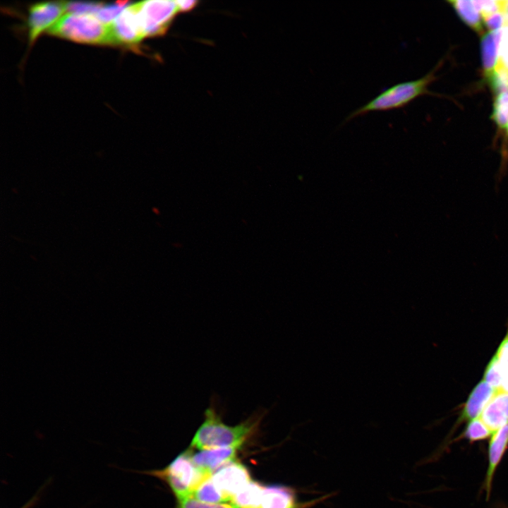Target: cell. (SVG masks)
I'll return each instance as SVG.
<instances>
[{
  "label": "cell",
  "mask_w": 508,
  "mask_h": 508,
  "mask_svg": "<svg viewBox=\"0 0 508 508\" xmlns=\"http://www.w3.org/2000/svg\"><path fill=\"white\" fill-rule=\"evenodd\" d=\"M204 412V421L192 440L190 446L200 450L217 447H240L256 433L265 410L258 411L241 423L229 425L225 423L217 411L215 400Z\"/></svg>",
  "instance_id": "1"
},
{
  "label": "cell",
  "mask_w": 508,
  "mask_h": 508,
  "mask_svg": "<svg viewBox=\"0 0 508 508\" xmlns=\"http://www.w3.org/2000/svg\"><path fill=\"white\" fill-rule=\"evenodd\" d=\"M435 71L436 68L418 79L399 83L382 90L351 111L344 121L346 123L372 111H385L406 106L417 97L430 92L428 87L435 79Z\"/></svg>",
  "instance_id": "2"
},
{
  "label": "cell",
  "mask_w": 508,
  "mask_h": 508,
  "mask_svg": "<svg viewBox=\"0 0 508 508\" xmlns=\"http://www.w3.org/2000/svg\"><path fill=\"white\" fill-rule=\"evenodd\" d=\"M47 33L78 43L112 45L109 25L102 23L92 15L66 13Z\"/></svg>",
  "instance_id": "3"
},
{
  "label": "cell",
  "mask_w": 508,
  "mask_h": 508,
  "mask_svg": "<svg viewBox=\"0 0 508 508\" xmlns=\"http://www.w3.org/2000/svg\"><path fill=\"white\" fill-rule=\"evenodd\" d=\"M145 473L164 480L178 500L192 497L196 488L212 476L195 464L188 451L179 454L164 468Z\"/></svg>",
  "instance_id": "4"
},
{
  "label": "cell",
  "mask_w": 508,
  "mask_h": 508,
  "mask_svg": "<svg viewBox=\"0 0 508 508\" xmlns=\"http://www.w3.org/2000/svg\"><path fill=\"white\" fill-rule=\"evenodd\" d=\"M135 6L145 37L164 35L179 12L176 1H145Z\"/></svg>",
  "instance_id": "5"
},
{
  "label": "cell",
  "mask_w": 508,
  "mask_h": 508,
  "mask_svg": "<svg viewBox=\"0 0 508 508\" xmlns=\"http://www.w3.org/2000/svg\"><path fill=\"white\" fill-rule=\"evenodd\" d=\"M109 27L112 45L135 47L145 38L135 4L128 6Z\"/></svg>",
  "instance_id": "6"
},
{
  "label": "cell",
  "mask_w": 508,
  "mask_h": 508,
  "mask_svg": "<svg viewBox=\"0 0 508 508\" xmlns=\"http://www.w3.org/2000/svg\"><path fill=\"white\" fill-rule=\"evenodd\" d=\"M332 494L302 501L294 488L272 485L263 487L260 508H310L328 499Z\"/></svg>",
  "instance_id": "7"
},
{
  "label": "cell",
  "mask_w": 508,
  "mask_h": 508,
  "mask_svg": "<svg viewBox=\"0 0 508 508\" xmlns=\"http://www.w3.org/2000/svg\"><path fill=\"white\" fill-rule=\"evenodd\" d=\"M64 11V1L41 2L32 5L28 19L29 44L31 46L44 31L52 27Z\"/></svg>",
  "instance_id": "8"
},
{
  "label": "cell",
  "mask_w": 508,
  "mask_h": 508,
  "mask_svg": "<svg viewBox=\"0 0 508 508\" xmlns=\"http://www.w3.org/2000/svg\"><path fill=\"white\" fill-rule=\"evenodd\" d=\"M212 479L229 502L231 498L250 481L247 468L243 464L234 461L214 472Z\"/></svg>",
  "instance_id": "9"
},
{
  "label": "cell",
  "mask_w": 508,
  "mask_h": 508,
  "mask_svg": "<svg viewBox=\"0 0 508 508\" xmlns=\"http://www.w3.org/2000/svg\"><path fill=\"white\" fill-rule=\"evenodd\" d=\"M508 449V423L493 433L488 447V467L483 483L487 500L489 499L493 478L503 456Z\"/></svg>",
  "instance_id": "10"
},
{
  "label": "cell",
  "mask_w": 508,
  "mask_h": 508,
  "mask_svg": "<svg viewBox=\"0 0 508 508\" xmlns=\"http://www.w3.org/2000/svg\"><path fill=\"white\" fill-rule=\"evenodd\" d=\"M497 390L485 380L480 382L471 392L456 423V428L462 423L478 418Z\"/></svg>",
  "instance_id": "11"
},
{
  "label": "cell",
  "mask_w": 508,
  "mask_h": 508,
  "mask_svg": "<svg viewBox=\"0 0 508 508\" xmlns=\"http://www.w3.org/2000/svg\"><path fill=\"white\" fill-rule=\"evenodd\" d=\"M237 447H217L204 449L192 456L195 464L206 473L212 475L214 472L236 458Z\"/></svg>",
  "instance_id": "12"
},
{
  "label": "cell",
  "mask_w": 508,
  "mask_h": 508,
  "mask_svg": "<svg viewBox=\"0 0 508 508\" xmlns=\"http://www.w3.org/2000/svg\"><path fill=\"white\" fill-rule=\"evenodd\" d=\"M493 433L508 423V394L497 390L483 410L480 418Z\"/></svg>",
  "instance_id": "13"
},
{
  "label": "cell",
  "mask_w": 508,
  "mask_h": 508,
  "mask_svg": "<svg viewBox=\"0 0 508 508\" xmlns=\"http://www.w3.org/2000/svg\"><path fill=\"white\" fill-rule=\"evenodd\" d=\"M502 29L490 31L481 40L482 64L487 78L492 73L497 64Z\"/></svg>",
  "instance_id": "14"
},
{
  "label": "cell",
  "mask_w": 508,
  "mask_h": 508,
  "mask_svg": "<svg viewBox=\"0 0 508 508\" xmlns=\"http://www.w3.org/2000/svg\"><path fill=\"white\" fill-rule=\"evenodd\" d=\"M263 486L250 480L232 498L230 503L237 508H260Z\"/></svg>",
  "instance_id": "15"
},
{
  "label": "cell",
  "mask_w": 508,
  "mask_h": 508,
  "mask_svg": "<svg viewBox=\"0 0 508 508\" xmlns=\"http://www.w3.org/2000/svg\"><path fill=\"white\" fill-rule=\"evenodd\" d=\"M457 15L469 28L480 33L483 31L482 16L473 1H449Z\"/></svg>",
  "instance_id": "16"
},
{
  "label": "cell",
  "mask_w": 508,
  "mask_h": 508,
  "mask_svg": "<svg viewBox=\"0 0 508 508\" xmlns=\"http://www.w3.org/2000/svg\"><path fill=\"white\" fill-rule=\"evenodd\" d=\"M192 497L210 504L226 503L229 500L214 483L212 476L203 481L194 491Z\"/></svg>",
  "instance_id": "17"
},
{
  "label": "cell",
  "mask_w": 508,
  "mask_h": 508,
  "mask_svg": "<svg viewBox=\"0 0 508 508\" xmlns=\"http://www.w3.org/2000/svg\"><path fill=\"white\" fill-rule=\"evenodd\" d=\"M492 433L480 418L473 419L468 423L459 439H466L470 442L482 441L490 437Z\"/></svg>",
  "instance_id": "18"
},
{
  "label": "cell",
  "mask_w": 508,
  "mask_h": 508,
  "mask_svg": "<svg viewBox=\"0 0 508 508\" xmlns=\"http://www.w3.org/2000/svg\"><path fill=\"white\" fill-rule=\"evenodd\" d=\"M492 119L500 128H505L508 125V92L496 95L493 104Z\"/></svg>",
  "instance_id": "19"
},
{
  "label": "cell",
  "mask_w": 508,
  "mask_h": 508,
  "mask_svg": "<svg viewBox=\"0 0 508 508\" xmlns=\"http://www.w3.org/2000/svg\"><path fill=\"white\" fill-rule=\"evenodd\" d=\"M65 11L68 14L95 16L104 6L97 2L64 1Z\"/></svg>",
  "instance_id": "20"
},
{
  "label": "cell",
  "mask_w": 508,
  "mask_h": 508,
  "mask_svg": "<svg viewBox=\"0 0 508 508\" xmlns=\"http://www.w3.org/2000/svg\"><path fill=\"white\" fill-rule=\"evenodd\" d=\"M127 1H118L115 4L104 5L95 16L105 25L111 24L128 6Z\"/></svg>",
  "instance_id": "21"
},
{
  "label": "cell",
  "mask_w": 508,
  "mask_h": 508,
  "mask_svg": "<svg viewBox=\"0 0 508 508\" xmlns=\"http://www.w3.org/2000/svg\"><path fill=\"white\" fill-rule=\"evenodd\" d=\"M483 380L496 390L500 389L505 380V377L495 356L485 369Z\"/></svg>",
  "instance_id": "22"
},
{
  "label": "cell",
  "mask_w": 508,
  "mask_h": 508,
  "mask_svg": "<svg viewBox=\"0 0 508 508\" xmlns=\"http://www.w3.org/2000/svg\"><path fill=\"white\" fill-rule=\"evenodd\" d=\"M491 87L495 93L499 95L508 92V70L506 68H495L488 78Z\"/></svg>",
  "instance_id": "23"
},
{
  "label": "cell",
  "mask_w": 508,
  "mask_h": 508,
  "mask_svg": "<svg viewBox=\"0 0 508 508\" xmlns=\"http://www.w3.org/2000/svg\"><path fill=\"white\" fill-rule=\"evenodd\" d=\"M176 508H237L230 502L210 504L196 500L193 497H188L178 500Z\"/></svg>",
  "instance_id": "24"
},
{
  "label": "cell",
  "mask_w": 508,
  "mask_h": 508,
  "mask_svg": "<svg viewBox=\"0 0 508 508\" xmlns=\"http://www.w3.org/2000/svg\"><path fill=\"white\" fill-rule=\"evenodd\" d=\"M473 3L483 19L498 11H500V0H479L473 1Z\"/></svg>",
  "instance_id": "25"
},
{
  "label": "cell",
  "mask_w": 508,
  "mask_h": 508,
  "mask_svg": "<svg viewBox=\"0 0 508 508\" xmlns=\"http://www.w3.org/2000/svg\"><path fill=\"white\" fill-rule=\"evenodd\" d=\"M495 356L506 379L508 377V331Z\"/></svg>",
  "instance_id": "26"
},
{
  "label": "cell",
  "mask_w": 508,
  "mask_h": 508,
  "mask_svg": "<svg viewBox=\"0 0 508 508\" xmlns=\"http://www.w3.org/2000/svg\"><path fill=\"white\" fill-rule=\"evenodd\" d=\"M486 27L490 31L501 30L506 25V20L502 12L498 11L483 19Z\"/></svg>",
  "instance_id": "27"
},
{
  "label": "cell",
  "mask_w": 508,
  "mask_h": 508,
  "mask_svg": "<svg viewBox=\"0 0 508 508\" xmlns=\"http://www.w3.org/2000/svg\"><path fill=\"white\" fill-rule=\"evenodd\" d=\"M179 12H188L193 10L198 4V1H176Z\"/></svg>",
  "instance_id": "28"
},
{
  "label": "cell",
  "mask_w": 508,
  "mask_h": 508,
  "mask_svg": "<svg viewBox=\"0 0 508 508\" xmlns=\"http://www.w3.org/2000/svg\"><path fill=\"white\" fill-rule=\"evenodd\" d=\"M500 11L503 13L506 25H508V0H500Z\"/></svg>",
  "instance_id": "29"
},
{
  "label": "cell",
  "mask_w": 508,
  "mask_h": 508,
  "mask_svg": "<svg viewBox=\"0 0 508 508\" xmlns=\"http://www.w3.org/2000/svg\"><path fill=\"white\" fill-rule=\"evenodd\" d=\"M498 390H500L503 392L508 394V377L505 379V380L503 382L502 385L501 386L500 389Z\"/></svg>",
  "instance_id": "30"
},
{
  "label": "cell",
  "mask_w": 508,
  "mask_h": 508,
  "mask_svg": "<svg viewBox=\"0 0 508 508\" xmlns=\"http://www.w3.org/2000/svg\"><path fill=\"white\" fill-rule=\"evenodd\" d=\"M507 133H508V125H507Z\"/></svg>",
  "instance_id": "31"
}]
</instances>
